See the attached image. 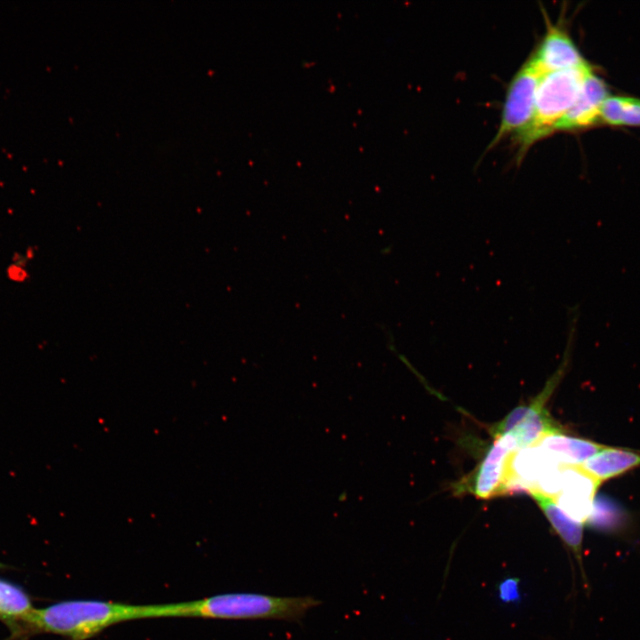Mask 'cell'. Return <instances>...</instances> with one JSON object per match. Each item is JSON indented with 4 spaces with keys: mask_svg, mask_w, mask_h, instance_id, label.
Returning a JSON list of instances; mask_svg holds the SVG:
<instances>
[{
    "mask_svg": "<svg viewBox=\"0 0 640 640\" xmlns=\"http://www.w3.org/2000/svg\"><path fill=\"white\" fill-rule=\"evenodd\" d=\"M518 596L517 583L513 580H506L500 586V597L504 601H510Z\"/></svg>",
    "mask_w": 640,
    "mask_h": 640,
    "instance_id": "9a60e30c",
    "label": "cell"
},
{
    "mask_svg": "<svg viewBox=\"0 0 640 640\" xmlns=\"http://www.w3.org/2000/svg\"><path fill=\"white\" fill-rule=\"evenodd\" d=\"M532 497L543 511L556 532L574 554L580 567L582 568L581 550L583 524L571 518L558 507L553 499L538 494L533 495Z\"/></svg>",
    "mask_w": 640,
    "mask_h": 640,
    "instance_id": "7c38bea8",
    "label": "cell"
},
{
    "mask_svg": "<svg viewBox=\"0 0 640 640\" xmlns=\"http://www.w3.org/2000/svg\"><path fill=\"white\" fill-rule=\"evenodd\" d=\"M600 119L613 126H640V100L608 96L602 105Z\"/></svg>",
    "mask_w": 640,
    "mask_h": 640,
    "instance_id": "5bb4252c",
    "label": "cell"
},
{
    "mask_svg": "<svg viewBox=\"0 0 640 640\" xmlns=\"http://www.w3.org/2000/svg\"><path fill=\"white\" fill-rule=\"evenodd\" d=\"M161 604L135 605L101 600H68L35 609L26 627L70 640H86L127 620L160 618Z\"/></svg>",
    "mask_w": 640,
    "mask_h": 640,
    "instance_id": "6da1fadb",
    "label": "cell"
},
{
    "mask_svg": "<svg viewBox=\"0 0 640 640\" xmlns=\"http://www.w3.org/2000/svg\"><path fill=\"white\" fill-rule=\"evenodd\" d=\"M581 466L602 484L640 466V452L605 446Z\"/></svg>",
    "mask_w": 640,
    "mask_h": 640,
    "instance_id": "8fae6325",
    "label": "cell"
},
{
    "mask_svg": "<svg viewBox=\"0 0 640 640\" xmlns=\"http://www.w3.org/2000/svg\"><path fill=\"white\" fill-rule=\"evenodd\" d=\"M600 484L582 466L563 465L561 490L554 500L571 518L584 524Z\"/></svg>",
    "mask_w": 640,
    "mask_h": 640,
    "instance_id": "8992f818",
    "label": "cell"
},
{
    "mask_svg": "<svg viewBox=\"0 0 640 640\" xmlns=\"http://www.w3.org/2000/svg\"><path fill=\"white\" fill-rule=\"evenodd\" d=\"M562 465L581 466L605 445L566 436L561 431L544 436L537 444Z\"/></svg>",
    "mask_w": 640,
    "mask_h": 640,
    "instance_id": "30bf717a",
    "label": "cell"
},
{
    "mask_svg": "<svg viewBox=\"0 0 640 640\" xmlns=\"http://www.w3.org/2000/svg\"><path fill=\"white\" fill-rule=\"evenodd\" d=\"M591 70L588 63L543 75L537 89L532 117L516 135L522 151L555 131L556 124L574 102L585 76Z\"/></svg>",
    "mask_w": 640,
    "mask_h": 640,
    "instance_id": "3957f363",
    "label": "cell"
},
{
    "mask_svg": "<svg viewBox=\"0 0 640 640\" xmlns=\"http://www.w3.org/2000/svg\"><path fill=\"white\" fill-rule=\"evenodd\" d=\"M608 96L604 81L591 70L585 76L574 102L556 124L555 131L580 130L597 124L601 121L602 105Z\"/></svg>",
    "mask_w": 640,
    "mask_h": 640,
    "instance_id": "52a82bcc",
    "label": "cell"
},
{
    "mask_svg": "<svg viewBox=\"0 0 640 640\" xmlns=\"http://www.w3.org/2000/svg\"><path fill=\"white\" fill-rule=\"evenodd\" d=\"M559 379L560 376L555 374L532 403L511 411L492 428V436H506L516 451L536 444L549 433L561 431L545 410V404Z\"/></svg>",
    "mask_w": 640,
    "mask_h": 640,
    "instance_id": "277c9868",
    "label": "cell"
},
{
    "mask_svg": "<svg viewBox=\"0 0 640 640\" xmlns=\"http://www.w3.org/2000/svg\"><path fill=\"white\" fill-rule=\"evenodd\" d=\"M531 57L544 74L588 64L569 35L556 26L548 27L539 47Z\"/></svg>",
    "mask_w": 640,
    "mask_h": 640,
    "instance_id": "9c48e42d",
    "label": "cell"
},
{
    "mask_svg": "<svg viewBox=\"0 0 640 640\" xmlns=\"http://www.w3.org/2000/svg\"><path fill=\"white\" fill-rule=\"evenodd\" d=\"M544 72L532 57L521 67L507 91L498 132L490 144L493 147L510 133L516 135L530 123L534 110L537 89Z\"/></svg>",
    "mask_w": 640,
    "mask_h": 640,
    "instance_id": "5b68a950",
    "label": "cell"
},
{
    "mask_svg": "<svg viewBox=\"0 0 640 640\" xmlns=\"http://www.w3.org/2000/svg\"><path fill=\"white\" fill-rule=\"evenodd\" d=\"M515 452L504 436H496L468 484L477 498L502 495L510 454Z\"/></svg>",
    "mask_w": 640,
    "mask_h": 640,
    "instance_id": "ba28073f",
    "label": "cell"
},
{
    "mask_svg": "<svg viewBox=\"0 0 640 640\" xmlns=\"http://www.w3.org/2000/svg\"><path fill=\"white\" fill-rule=\"evenodd\" d=\"M28 596L17 585L0 580V619L26 626L34 612Z\"/></svg>",
    "mask_w": 640,
    "mask_h": 640,
    "instance_id": "4fadbf2b",
    "label": "cell"
},
{
    "mask_svg": "<svg viewBox=\"0 0 640 640\" xmlns=\"http://www.w3.org/2000/svg\"><path fill=\"white\" fill-rule=\"evenodd\" d=\"M321 601L311 596L227 593L189 602L164 604V617L300 621Z\"/></svg>",
    "mask_w": 640,
    "mask_h": 640,
    "instance_id": "7a4b0ae2",
    "label": "cell"
}]
</instances>
